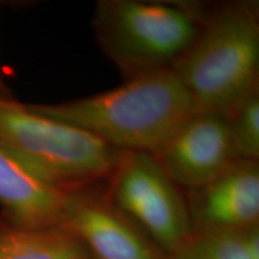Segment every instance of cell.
<instances>
[{"label": "cell", "instance_id": "cell-8", "mask_svg": "<svg viewBox=\"0 0 259 259\" xmlns=\"http://www.w3.org/2000/svg\"><path fill=\"white\" fill-rule=\"evenodd\" d=\"M72 190L0 142V210L6 222L28 229L60 227Z\"/></svg>", "mask_w": 259, "mask_h": 259}, {"label": "cell", "instance_id": "cell-3", "mask_svg": "<svg viewBox=\"0 0 259 259\" xmlns=\"http://www.w3.org/2000/svg\"><path fill=\"white\" fill-rule=\"evenodd\" d=\"M205 15L179 3L101 0L92 24L103 53L132 79L173 69L198 37Z\"/></svg>", "mask_w": 259, "mask_h": 259}, {"label": "cell", "instance_id": "cell-13", "mask_svg": "<svg viewBox=\"0 0 259 259\" xmlns=\"http://www.w3.org/2000/svg\"><path fill=\"white\" fill-rule=\"evenodd\" d=\"M0 99H11L10 97V94L8 93V90L4 87V84H3L2 79H0Z\"/></svg>", "mask_w": 259, "mask_h": 259}, {"label": "cell", "instance_id": "cell-4", "mask_svg": "<svg viewBox=\"0 0 259 259\" xmlns=\"http://www.w3.org/2000/svg\"><path fill=\"white\" fill-rule=\"evenodd\" d=\"M0 142L71 189L108 179L122 153L76 126L12 99H0Z\"/></svg>", "mask_w": 259, "mask_h": 259}, {"label": "cell", "instance_id": "cell-12", "mask_svg": "<svg viewBox=\"0 0 259 259\" xmlns=\"http://www.w3.org/2000/svg\"><path fill=\"white\" fill-rule=\"evenodd\" d=\"M239 160H259V90L226 116Z\"/></svg>", "mask_w": 259, "mask_h": 259}, {"label": "cell", "instance_id": "cell-5", "mask_svg": "<svg viewBox=\"0 0 259 259\" xmlns=\"http://www.w3.org/2000/svg\"><path fill=\"white\" fill-rule=\"evenodd\" d=\"M109 179L107 198L168 254L192 234L183 190L153 155L122 151Z\"/></svg>", "mask_w": 259, "mask_h": 259}, {"label": "cell", "instance_id": "cell-10", "mask_svg": "<svg viewBox=\"0 0 259 259\" xmlns=\"http://www.w3.org/2000/svg\"><path fill=\"white\" fill-rule=\"evenodd\" d=\"M0 259H94L63 227L28 229L0 222Z\"/></svg>", "mask_w": 259, "mask_h": 259}, {"label": "cell", "instance_id": "cell-11", "mask_svg": "<svg viewBox=\"0 0 259 259\" xmlns=\"http://www.w3.org/2000/svg\"><path fill=\"white\" fill-rule=\"evenodd\" d=\"M163 259H259V228L241 231H193Z\"/></svg>", "mask_w": 259, "mask_h": 259}, {"label": "cell", "instance_id": "cell-1", "mask_svg": "<svg viewBox=\"0 0 259 259\" xmlns=\"http://www.w3.org/2000/svg\"><path fill=\"white\" fill-rule=\"evenodd\" d=\"M121 151L155 156L193 114L186 89L173 70L127 79L96 95L56 105H32Z\"/></svg>", "mask_w": 259, "mask_h": 259}, {"label": "cell", "instance_id": "cell-9", "mask_svg": "<svg viewBox=\"0 0 259 259\" xmlns=\"http://www.w3.org/2000/svg\"><path fill=\"white\" fill-rule=\"evenodd\" d=\"M193 231H241L258 226V161L239 160L205 185L186 191Z\"/></svg>", "mask_w": 259, "mask_h": 259}, {"label": "cell", "instance_id": "cell-6", "mask_svg": "<svg viewBox=\"0 0 259 259\" xmlns=\"http://www.w3.org/2000/svg\"><path fill=\"white\" fill-rule=\"evenodd\" d=\"M181 190L205 185L239 161L226 116L193 113L154 156Z\"/></svg>", "mask_w": 259, "mask_h": 259}, {"label": "cell", "instance_id": "cell-7", "mask_svg": "<svg viewBox=\"0 0 259 259\" xmlns=\"http://www.w3.org/2000/svg\"><path fill=\"white\" fill-rule=\"evenodd\" d=\"M79 186L70 192L60 227L76 236L94 259H163L107 196Z\"/></svg>", "mask_w": 259, "mask_h": 259}, {"label": "cell", "instance_id": "cell-2", "mask_svg": "<svg viewBox=\"0 0 259 259\" xmlns=\"http://www.w3.org/2000/svg\"><path fill=\"white\" fill-rule=\"evenodd\" d=\"M171 70L194 113L228 115L259 90L257 5L234 3L208 12L198 37Z\"/></svg>", "mask_w": 259, "mask_h": 259}]
</instances>
